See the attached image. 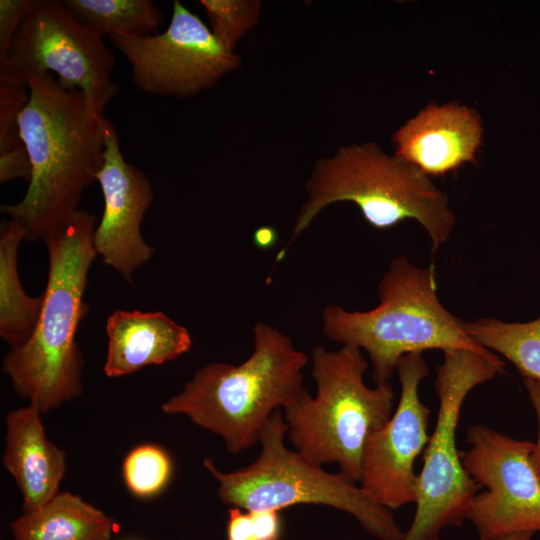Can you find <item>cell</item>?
Listing matches in <instances>:
<instances>
[{"mask_svg":"<svg viewBox=\"0 0 540 540\" xmlns=\"http://www.w3.org/2000/svg\"><path fill=\"white\" fill-rule=\"evenodd\" d=\"M280 534L279 511H248L238 507L228 511V540H279Z\"/></svg>","mask_w":540,"mask_h":540,"instance_id":"cell-23","label":"cell"},{"mask_svg":"<svg viewBox=\"0 0 540 540\" xmlns=\"http://www.w3.org/2000/svg\"><path fill=\"white\" fill-rule=\"evenodd\" d=\"M396 371L401 385L398 405L390 419L369 436L359 480L376 503L391 511L416 501L414 464L429 441L430 414L419 397V384L428 375L422 354L403 356Z\"/></svg>","mask_w":540,"mask_h":540,"instance_id":"cell-12","label":"cell"},{"mask_svg":"<svg viewBox=\"0 0 540 540\" xmlns=\"http://www.w3.org/2000/svg\"><path fill=\"white\" fill-rule=\"evenodd\" d=\"M29 99L19 116L32 164L23 199L0 210L25 228L26 241H47L79 210L103 163L107 118L85 94L66 89L49 72L24 73Z\"/></svg>","mask_w":540,"mask_h":540,"instance_id":"cell-1","label":"cell"},{"mask_svg":"<svg viewBox=\"0 0 540 540\" xmlns=\"http://www.w3.org/2000/svg\"><path fill=\"white\" fill-rule=\"evenodd\" d=\"M97 36L146 37L159 33L164 15L151 0H63Z\"/></svg>","mask_w":540,"mask_h":540,"instance_id":"cell-19","label":"cell"},{"mask_svg":"<svg viewBox=\"0 0 540 540\" xmlns=\"http://www.w3.org/2000/svg\"><path fill=\"white\" fill-rule=\"evenodd\" d=\"M15 540H109L115 522L70 492L58 493L10 525Z\"/></svg>","mask_w":540,"mask_h":540,"instance_id":"cell-17","label":"cell"},{"mask_svg":"<svg viewBox=\"0 0 540 540\" xmlns=\"http://www.w3.org/2000/svg\"><path fill=\"white\" fill-rule=\"evenodd\" d=\"M29 99L28 87L0 84V153L23 145L19 116Z\"/></svg>","mask_w":540,"mask_h":540,"instance_id":"cell-24","label":"cell"},{"mask_svg":"<svg viewBox=\"0 0 540 540\" xmlns=\"http://www.w3.org/2000/svg\"><path fill=\"white\" fill-rule=\"evenodd\" d=\"M25 228L17 220L1 222L0 230V336L15 349L31 336L43 304V294L24 291L17 268L18 248Z\"/></svg>","mask_w":540,"mask_h":540,"instance_id":"cell-18","label":"cell"},{"mask_svg":"<svg viewBox=\"0 0 540 540\" xmlns=\"http://www.w3.org/2000/svg\"><path fill=\"white\" fill-rule=\"evenodd\" d=\"M525 388L527 390L529 399L536 412L538 420V437L536 443H534L533 452L531 455L533 466L540 480V380L523 378Z\"/></svg>","mask_w":540,"mask_h":540,"instance_id":"cell-27","label":"cell"},{"mask_svg":"<svg viewBox=\"0 0 540 540\" xmlns=\"http://www.w3.org/2000/svg\"><path fill=\"white\" fill-rule=\"evenodd\" d=\"M21 178L30 182L32 164L25 145L0 153V182Z\"/></svg>","mask_w":540,"mask_h":540,"instance_id":"cell-26","label":"cell"},{"mask_svg":"<svg viewBox=\"0 0 540 540\" xmlns=\"http://www.w3.org/2000/svg\"><path fill=\"white\" fill-rule=\"evenodd\" d=\"M211 32L227 50L234 52L238 40L258 22L261 2L257 0H201Z\"/></svg>","mask_w":540,"mask_h":540,"instance_id":"cell-22","label":"cell"},{"mask_svg":"<svg viewBox=\"0 0 540 540\" xmlns=\"http://www.w3.org/2000/svg\"><path fill=\"white\" fill-rule=\"evenodd\" d=\"M307 191L291 240L339 201L356 204L366 222L379 230L416 220L428 233L433 253L449 239L456 222L447 194L429 176L372 143L340 148L333 158L319 161Z\"/></svg>","mask_w":540,"mask_h":540,"instance_id":"cell-5","label":"cell"},{"mask_svg":"<svg viewBox=\"0 0 540 540\" xmlns=\"http://www.w3.org/2000/svg\"><path fill=\"white\" fill-rule=\"evenodd\" d=\"M461 452L469 476L485 491L473 497L467 519L480 540L540 532V480L532 463L534 443L486 425L471 426Z\"/></svg>","mask_w":540,"mask_h":540,"instance_id":"cell-10","label":"cell"},{"mask_svg":"<svg viewBox=\"0 0 540 540\" xmlns=\"http://www.w3.org/2000/svg\"><path fill=\"white\" fill-rule=\"evenodd\" d=\"M108 349L103 370L121 377L174 360L191 348L188 330L160 311H114L106 321Z\"/></svg>","mask_w":540,"mask_h":540,"instance_id":"cell-16","label":"cell"},{"mask_svg":"<svg viewBox=\"0 0 540 540\" xmlns=\"http://www.w3.org/2000/svg\"><path fill=\"white\" fill-rule=\"evenodd\" d=\"M276 239V232L272 227H261L254 234V241L259 247H268Z\"/></svg>","mask_w":540,"mask_h":540,"instance_id":"cell-28","label":"cell"},{"mask_svg":"<svg viewBox=\"0 0 540 540\" xmlns=\"http://www.w3.org/2000/svg\"><path fill=\"white\" fill-rule=\"evenodd\" d=\"M534 533L532 532H520L512 534L502 540H531Z\"/></svg>","mask_w":540,"mask_h":540,"instance_id":"cell-29","label":"cell"},{"mask_svg":"<svg viewBox=\"0 0 540 540\" xmlns=\"http://www.w3.org/2000/svg\"><path fill=\"white\" fill-rule=\"evenodd\" d=\"M115 65L103 38L63 0H33L0 64V84L27 87L24 73L53 72L62 87L82 91L104 114L118 92L112 80Z\"/></svg>","mask_w":540,"mask_h":540,"instance_id":"cell-9","label":"cell"},{"mask_svg":"<svg viewBox=\"0 0 540 540\" xmlns=\"http://www.w3.org/2000/svg\"><path fill=\"white\" fill-rule=\"evenodd\" d=\"M95 222V215L79 209L63 230L45 241L49 270L39 318L29 339L11 349L2 362L14 391L40 412L82 393L84 360L76 333L88 312L84 295L97 256Z\"/></svg>","mask_w":540,"mask_h":540,"instance_id":"cell-2","label":"cell"},{"mask_svg":"<svg viewBox=\"0 0 540 540\" xmlns=\"http://www.w3.org/2000/svg\"><path fill=\"white\" fill-rule=\"evenodd\" d=\"M172 471L168 454L159 446L141 445L132 449L123 462V477L132 494L147 498L158 494Z\"/></svg>","mask_w":540,"mask_h":540,"instance_id":"cell-21","label":"cell"},{"mask_svg":"<svg viewBox=\"0 0 540 540\" xmlns=\"http://www.w3.org/2000/svg\"><path fill=\"white\" fill-rule=\"evenodd\" d=\"M482 134L476 110L430 104L394 133L395 156L427 176L444 175L474 161Z\"/></svg>","mask_w":540,"mask_h":540,"instance_id":"cell-14","label":"cell"},{"mask_svg":"<svg viewBox=\"0 0 540 540\" xmlns=\"http://www.w3.org/2000/svg\"><path fill=\"white\" fill-rule=\"evenodd\" d=\"M33 0H0V64Z\"/></svg>","mask_w":540,"mask_h":540,"instance_id":"cell-25","label":"cell"},{"mask_svg":"<svg viewBox=\"0 0 540 540\" xmlns=\"http://www.w3.org/2000/svg\"><path fill=\"white\" fill-rule=\"evenodd\" d=\"M109 39L129 63L134 86L154 96L197 95L240 63L239 56L221 45L201 19L177 0L164 32Z\"/></svg>","mask_w":540,"mask_h":540,"instance_id":"cell-11","label":"cell"},{"mask_svg":"<svg viewBox=\"0 0 540 540\" xmlns=\"http://www.w3.org/2000/svg\"><path fill=\"white\" fill-rule=\"evenodd\" d=\"M443 356L434 382L436 423L417 478L415 515L403 540H440L445 527L460 526L467 519L480 488L462 463L456 445L457 426L467 395L504 369L466 349L445 350Z\"/></svg>","mask_w":540,"mask_h":540,"instance_id":"cell-8","label":"cell"},{"mask_svg":"<svg viewBox=\"0 0 540 540\" xmlns=\"http://www.w3.org/2000/svg\"><path fill=\"white\" fill-rule=\"evenodd\" d=\"M463 328L477 344L513 363L523 378L540 380V317L524 323L481 317L463 322Z\"/></svg>","mask_w":540,"mask_h":540,"instance_id":"cell-20","label":"cell"},{"mask_svg":"<svg viewBox=\"0 0 540 540\" xmlns=\"http://www.w3.org/2000/svg\"><path fill=\"white\" fill-rule=\"evenodd\" d=\"M287 429L281 410H276L262 429L259 456L242 469L222 472L212 459L204 460L224 504L279 512L298 504L329 506L352 515L378 540H403L405 532L392 511L376 503L354 480L342 472L329 473L286 447Z\"/></svg>","mask_w":540,"mask_h":540,"instance_id":"cell-7","label":"cell"},{"mask_svg":"<svg viewBox=\"0 0 540 540\" xmlns=\"http://www.w3.org/2000/svg\"><path fill=\"white\" fill-rule=\"evenodd\" d=\"M40 413L30 404L5 417L2 463L23 495L25 511L53 499L66 471V454L46 437Z\"/></svg>","mask_w":540,"mask_h":540,"instance_id":"cell-15","label":"cell"},{"mask_svg":"<svg viewBox=\"0 0 540 540\" xmlns=\"http://www.w3.org/2000/svg\"><path fill=\"white\" fill-rule=\"evenodd\" d=\"M253 346L239 365L210 363L198 369L180 393L162 404V411L185 415L220 436L233 454L257 444L271 415L306 389L302 371L308 356L263 322L253 327Z\"/></svg>","mask_w":540,"mask_h":540,"instance_id":"cell-3","label":"cell"},{"mask_svg":"<svg viewBox=\"0 0 540 540\" xmlns=\"http://www.w3.org/2000/svg\"><path fill=\"white\" fill-rule=\"evenodd\" d=\"M311 357L316 394L305 389L284 409L288 439L308 459L335 463L359 482L365 444L390 419L394 390L389 382L365 384L369 365L357 347L328 351L316 346Z\"/></svg>","mask_w":540,"mask_h":540,"instance_id":"cell-6","label":"cell"},{"mask_svg":"<svg viewBox=\"0 0 540 540\" xmlns=\"http://www.w3.org/2000/svg\"><path fill=\"white\" fill-rule=\"evenodd\" d=\"M377 292L379 304L373 309L330 305L322 314L328 339L368 353L375 384L388 382L403 356L433 349L470 350L504 369L505 362L477 344L441 304L433 266L422 268L399 256L390 262Z\"/></svg>","mask_w":540,"mask_h":540,"instance_id":"cell-4","label":"cell"},{"mask_svg":"<svg viewBox=\"0 0 540 540\" xmlns=\"http://www.w3.org/2000/svg\"><path fill=\"white\" fill-rule=\"evenodd\" d=\"M97 181L104 209L93 233L95 250L105 265L133 284L134 271L147 263L154 252L141 234V223L152 203L153 193L147 176L124 159L117 131L109 119Z\"/></svg>","mask_w":540,"mask_h":540,"instance_id":"cell-13","label":"cell"}]
</instances>
